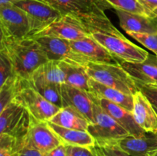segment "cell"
Returning <instances> with one entry per match:
<instances>
[{
    "label": "cell",
    "mask_w": 157,
    "mask_h": 156,
    "mask_svg": "<svg viewBox=\"0 0 157 156\" xmlns=\"http://www.w3.org/2000/svg\"><path fill=\"white\" fill-rule=\"evenodd\" d=\"M41 36L55 37L71 41L90 36V34L79 18L71 14H65L31 38Z\"/></svg>",
    "instance_id": "10"
},
{
    "label": "cell",
    "mask_w": 157,
    "mask_h": 156,
    "mask_svg": "<svg viewBox=\"0 0 157 156\" xmlns=\"http://www.w3.org/2000/svg\"><path fill=\"white\" fill-rule=\"evenodd\" d=\"M23 1V0H0V6H5V5H14L18 2ZM42 1V0H41Z\"/></svg>",
    "instance_id": "37"
},
{
    "label": "cell",
    "mask_w": 157,
    "mask_h": 156,
    "mask_svg": "<svg viewBox=\"0 0 157 156\" xmlns=\"http://www.w3.org/2000/svg\"><path fill=\"white\" fill-rule=\"evenodd\" d=\"M123 68L136 81L147 84L157 85V58L150 54L143 62L120 61Z\"/></svg>",
    "instance_id": "18"
},
{
    "label": "cell",
    "mask_w": 157,
    "mask_h": 156,
    "mask_svg": "<svg viewBox=\"0 0 157 156\" xmlns=\"http://www.w3.org/2000/svg\"><path fill=\"white\" fill-rule=\"evenodd\" d=\"M12 156H44V153L35 148L22 146L12 154Z\"/></svg>",
    "instance_id": "34"
},
{
    "label": "cell",
    "mask_w": 157,
    "mask_h": 156,
    "mask_svg": "<svg viewBox=\"0 0 157 156\" xmlns=\"http://www.w3.org/2000/svg\"><path fill=\"white\" fill-rule=\"evenodd\" d=\"M12 151L8 148H0V156H12Z\"/></svg>",
    "instance_id": "36"
},
{
    "label": "cell",
    "mask_w": 157,
    "mask_h": 156,
    "mask_svg": "<svg viewBox=\"0 0 157 156\" xmlns=\"http://www.w3.org/2000/svg\"><path fill=\"white\" fill-rule=\"evenodd\" d=\"M92 97L101 106V108L111 116L123 128H125L130 136H144L146 132L140 128L135 121L132 112L103 98H98L90 93Z\"/></svg>",
    "instance_id": "15"
},
{
    "label": "cell",
    "mask_w": 157,
    "mask_h": 156,
    "mask_svg": "<svg viewBox=\"0 0 157 156\" xmlns=\"http://www.w3.org/2000/svg\"><path fill=\"white\" fill-rule=\"evenodd\" d=\"M44 50L48 61L66 62L86 67L90 61L86 57L74 50L70 41L55 37L35 38Z\"/></svg>",
    "instance_id": "9"
},
{
    "label": "cell",
    "mask_w": 157,
    "mask_h": 156,
    "mask_svg": "<svg viewBox=\"0 0 157 156\" xmlns=\"http://www.w3.org/2000/svg\"><path fill=\"white\" fill-rule=\"evenodd\" d=\"M14 5L25 11L29 16L32 24L29 38L63 15L52 5L41 0H23Z\"/></svg>",
    "instance_id": "11"
},
{
    "label": "cell",
    "mask_w": 157,
    "mask_h": 156,
    "mask_svg": "<svg viewBox=\"0 0 157 156\" xmlns=\"http://www.w3.org/2000/svg\"><path fill=\"white\" fill-rule=\"evenodd\" d=\"M13 76H16L10 60L4 52L0 50V87Z\"/></svg>",
    "instance_id": "30"
},
{
    "label": "cell",
    "mask_w": 157,
    "mask_h": 156,
    "mask_svg": "<svg viewBox=\"0 0 157 156\" xmlns=\"http://www.w3.org/2000/svg\"><path fill=\"white\" fill-rule=\"evenodd\" d=\"M0 50L7 55L15 75L21 80H28L37 68L48 61L39 43L33 38L1 40Z\"/></svg>",
    "instance_id": "1"
},
{
    "label": "cell",
    "mask_w": 157,
    "mask_h": 156,
    "mask_svg": "<svg viewBox=\"0 0 157 156\" xmlns=\"http://www.w3.org/2000/svg\"><path fill=\"white\" fill-rule=\"evenodd\" d=\"M145 9L149 18L154 19L157 18V0H138Z\"/></svg>",
    "instance_id": "33"
},
{
    "label": "cell",
    "mask_w": 157,
    "mask_h": 156,
    "mask_svg": "<svg viewBox=\"0 0 157 156\" xmlns=\"http://www.w3.org/2000/svg\"><path fill=\"white\" fill-rule=\"evenodd\" d=\"M27 83L48 101L60 108H62L63 104L61 94V84H52L35 80H29Z\"/></svg>",
    "instance_id": "25"
},
{
    "label": "cell",
    "mask_w": 157,
    "mask_h": 156,
    "mask_svg": "<svg viewBox=\"0 0 157 156\" xmlns=\"http://www.w3.org/2000/svg\"><path fill=\"white\" fill-rule=\"evenodd\" d=\"M156 58H157V55H156Z\"/></svg>",
    "instance_id": "41"
},
{
    "label": "cell",
    "mask_w": 157,
    "mask_h": 156,
    "mask_svg": "<svg viewBox=\"0 0 157 156\" xmlns=\"http://www.w3.org/2000/svg\"><path fill=\"white\" fill-rule=\"evenodd\" d=\"M120 21V26L127 33H156L157 24L153 19L144 15L115 9Z\"/></svg>",
    "instance_id": "19"
},
{
    "label": "cell",
    "mask_w": 157,
    "mask_h": 156,
    "mask_svg": "<svg viewBox=\"0 0 157 156\" xmlns=\"http://www.w3.org/2000/svg\"><path fill=\"white\" fill-rule=\"evenodd\" d=\"M153 21H154L155 23H156V24H157V18H154V19H153Z\"/></svg>",
    "instance_id": "39"
},
{
    "label": "cell",
    "mask_w": 157,
    "mask_h": 156,
    "mask_svg": "<svg viewBox=\"0 0 157 156\" xmlns=\"http://www.w3.org/2000/svg\"><path fill=\"white\" fill-rule=\"evenodd\" d=\"M132 114L137 125L146 132L157 134V112L150 99L138 90L133 95Z\"/></svg>",
    "instance_id": "14"
},
{
    "label": "cell",
    "mask_w": 157,
    "mask_h": 156,
    "mask_svg": "<svg viewBox=\"0 0 157 156\" xmlns=\"http://www.w3.org/2000/svg\"><path fill=\"white\" fill-rule=\"evenodd\" d=\"M72 48L81 54L90 62L118 64L119 61L93 37H86L83 39L70 41Z\"/></svg>",
    "instance_id": "16"
},
{
    "label": "cell",
    "mask_w": 157,
    "mask_h": 156,
    "mask_svg": "<svg viewBox=\"0 0 157 156\" xmlns=\"http://www.w3.org/2000/svg\"><path fill=\"white\" fill-rule=\"evenodd\" d=\"M139 90L146 95L155 108L157 109V85L147 84L135 80Z\"/></svg>",
    "instance_id": "31"
},
{
    "label": "cell",
    "mask_w": 157,
    "mask_h": 156,
    "mask_svg": "<svg viewBox=\"0 0 157 156\" xmlns=\"http://www.w3.org/2000/svg\"><path fill=\"white\" fill-rule=\"evenodd\" d=\"M44 156H67L65 145L61 144L49 152L44 153Z\"/></svg>",
    "instance_id": "35"
},
{
    "label": "cell",
    "mask_w": 157,
    "mask_h": 156,
    "mask_svg": "<svg viewBox=\"0 0 157 156\" xmlns=\"http://www.w3.org/2000/svg\"><path fill=\"white\" fill-rule=\"evenodd\" d=\"M60 67L64 75V84L90 92V76L85 67L66 62H59Z\"/></svg>",
    "instance_id": "23"
},
{
    "label": "cell",
    "mask_w": 157,
    "mask_h": 156,
    "mask_svg": "<svg viewBox=\"0 0 157 156\" xmlns=\"http://www.w3.org/2000/svg\"><path fill=\"white\" fill-rule=\"evenodd\" d=\"M29 80L62 84H64V75L60 67L59 62L55 61H48L37 68Z\"/></svg>",
    "instance_id": "24"
},
{
    "label": "cell",
    "mask_w": 157,
    "mask_h": 156,
    "mask_svg": "<svg viewBox=\"0 0 157 156\" xmlns=\"http://www.w3.org/2000/svg\"><path fill=\"white\" fill-rule=\"evenodd\" d=\"M127 34L157 55V32L156 33L128 32Z\"/></svg>",
    "instance_id": "28"
},
{
    "label": "cell",
    "mask_w": 157,
    "mask_h": 156,
    "mask_svg": "<svg viewBox=\"0 0 157 156\" xmlns=\"http://www.w3.org/2000/svg\"><path fill=\"white\" fill-rule=\"evenodd\" d=\"M48 123L64 145L93 148L96 145V140L87 131L63 128L50 122Z\"/></svg>",
    "instance_id": "20"
},
{
    "label": "cell",
    "mask_w": 157,
    "mask_h": 156,
    "mask_svg": "<svg viewBox=\"0 0 157 156\" xmlns=\"http://www.w3.org/2000/svg\"><path fill=\"white\" fill-rule=\"evenodd\" d=\"M61 144L62 142L50 128L48 122L38 121L32 116V123L23 139L21 147H29L42 153H48Z\"/></svg>",
    "instance_id": "12"
},
{
    "label": "cell",
    "mask_w": 157,
    "mask_h": 156,
    "mask_svg": "<svg viewBox=\"0 0 157 156\" xmlns=\"http://www.w3.org/2000/svg\"><path fill=\"white\" fill-rule=\"evenodd\" d=\"M61 12L71 14L81 20L107 16L105 11L113 9L106 0H42Z\"/></svg>",
    "instance_id": "8"
},
{
    "label": "cell",
    "mask_w": 157,
    "mask_h": 156,
    "mask_svg": "<svg viewBox=\"0 0 157 156\" xmlns=\"http://www.w3.org/2000/svg\"><path fill=\"white\" fill-rule=\"evenodd\" d=\"M156 112H157V109L156 108Z\"/></svg>",
    "instance_id": "40"
},
{
    "label": "cell",
    "mask_w": 157,
    "mask_h": 156,
    "mask_svg": "<svg viewBox=\"0 0 157 156\" xmlns=\"http://www.w3.org/2000/svg\"><path fill=\"white\" fill-rule=\"evenodd\" d=\"M95 146L103 156H130L118 145L117 142H96Z\"/></svg>",
    "instance_id": "29"
},
{
    "label": "cell",
    "mask_w": 157,
    "mask_h": 156,
    "mask_svg": "<svg viewBox=\"0 0 157 156\" xmlns=\"http://www.w3.org/2000/svg\"><path fill=\"white\" fill-rule=\"evenodd\" d=\"M15 98L24 106L31 116L38 121L48 122L61 109L43 97L28 84L27 80H21V87Z\"/></svg>",
    "instance_id": "7"
},
{
    "label": "cell",
    "mask_w": 157,
    "mask_h": 156,
    "mask_svg": "<svg viewBox=\"0 0 157 156\" xmlns=\"http://www.w3.org/2000/svg\"><path fill=\"white\" fill-rule=\"evenodd\" d=\"M90 35L104 46L119 62H143L150 54L148 51L131 42L123 35H107L94 32Z\"/></svg>",
    "instance_id": "5"
},
{
    "label": "cell",
    "mask_w": 157,
    "mask_h": 156,
    "mask_svg": "<svg viewBox=\"0 0 157 156\" xmlns=\"http://www.w3.org/2000/svg\"><path fill=\"white\" fill-rule=\"evenodd\" d=\"M61 94L63 107H71L79 112L90 123L94 122L93 107L94 101L90 92L62 84Z\"/></svg>",
    "instance_id": "13"
},
{
    "label": "cell",
    "mask_w": 157,
    "mask_h": 156,
    "mask_svg": "<svg viewBox=\"0 0 157 156\" xmlns=\"http://www.w3.org/2000/svg\"><path fill=\"white\" fill-rule=\"evenodd\" d=\"M106 1L108 2L114 9H120L124 12L137 14L149 18L145 9L141 6L138 0H106Z\"/></svg>",
    "instance_id": "27"
},
{
    "label": "cell",
    "mask_w": 157,
    "mask_h": 156,
    "mask_svg": "<svg viewBox=\"0 0 157 156\" xmlns=\"http://www.w3.org/2000/svg\"><path fill=\"white\" fill-rule=\"evenodd\" d=\"M48 122L71 129L87 131L90 122L79 112L70 106L62 107Z\"/></svg>",
    "instance_id": "22"
},
{
    "label": "cell",
    "mask_w": 157,
    "mask_h": 156,
    "mask_svg": "<svg viewBox=\"0 0 157 156\" xmlns=\"http://www.w3.org/2000/svg\"><path fill=\"white\" fill-rule=\"evenodd\" d=\"M94 122L89 125L87 132L94 138L96 142H118L130 135L94 99Z\"/></svg>",
    "instance_id": "6"
},
{
    "label": "cell",
    "mask_w": 157,
    "mask_h": 156,
    "mask_svg": "<svg viewBox=\"0 0 157 156\" xmlns=\"http://www.w3.org/2000/svg\"><path fill=\"white\" fill-rule=\"evenodd\" d=\"M67 156H98L94 147L87 148L83 146L65 145Z\"/></svg>",
    "instance_id": "32"
},
{
    "label": "cell",
    "mask_w": 157,
    "mask_h": 156,
    "mask_svg": "<svg viewBox=\"0 0 157 156\" xmlns=\"http://www.w3.org/2000/svg\"><path fill=\"white\" fill-rule=\"evenodd\" d=\"M21 83V80L17 76H13L0 87V112L16 96Z\"/></svg>",
    "instance_id": "26"
},
{
    "label": "cell",
    "mask_w": 157,
    "mask_h": 156,
    "mask_svg": "<svg viewBox=\"0 0 157 156\" xmlns=\"http://www.w3.org/2000/svg\"><path fill=\"white\" fill-rule=\"evenodd\" d=\"M86 71L94 80L133 96L139 90L134 79L118 64L89 62Z\"/></svg>",
    "instance_id": "2"
},
{
    "label": "cell",
    "mask_w": 157,
    "mask_h": 156,
    "mask_svg": "<svg viewBox=\"0 0 157 156\" xmlns=\"http://www.w3.org/2000/svg\"><path fill=\"white\" fill-rule=\"evenodd\" d=\"M32 116L15 98L0 112V134L7 135L20 144L28 133Z\"/></svg>",
    "instance_id": "3"
},
{
    "label": "cell",
    "mask_w": 157,
    "mask_h": 156,
    "mask_svg": "<svg viewBox=\"0 0 157 156\" xmlns=\"http://www.w3.org/2000/svg\"><path fill=\"white\" fill-rule=\"evenodd\" d=\"M149 156H157V151H154V152H153V153H151V154H150Z\"/></svg>",
    "instance_id": "38"
},
{
    "label": "cell",
    "mask_w": 157,
    "mask_h": 156,
    "mask_svg": "<svg viewBox=\"0 0 157 156\" xmlns=\"http://www.w3.org/2000/svg\"><path fill=\"white\" fill-rule=\"evenodd\" d=\"M1 40L13 41L29 38L32 24L25 11L15 5L0 6Z\"/></svg>",
    "instance_id": "4"
},
{
    "label": "cell",
    "mask_w": 157,
    "mask_h": 156,
    "mask_svg": "<svg viewBox=\"0 0 157 156\" xmlns=\"http://www.w3.org/2000/svg\"><path fill=\"white\" fill-rule=\"evenodd\" d=\"M117 144L130 156H149L157 151V134L146 132L141 136L129 135L118 141Z\"/></svg>",
    "instance_id": "17"
},
{
    "label": "cell",
    "mask_w": 157,
    "mask_h": 156,
    "mask_svg": "<svg viewBox=\"0 0 157 156\" xmlns=\"http://www.w3.org/2000/svg\"><path fill=\"white\" fill-rule=\"evenodd\" d=\"M90 93L98 98H103L116 103L129 111L133 110V96L126 94L120 90L104 85L90 78Z\"/></svg>",
    "instance_id": "21"
}]
</instances>
